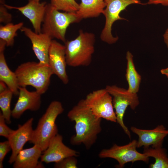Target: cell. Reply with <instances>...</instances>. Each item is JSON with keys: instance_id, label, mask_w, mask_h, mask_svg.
Here are the masks:
<instances>
[{"instance_id": "9", "label": "cell", "mask_w": 168, "mask_h": 168, "mask_svg": "<svg viewBox=\"0 0 168 168\" xmlns=\"http://www.w3.org/2000/svg\"><path fill=\"white\" fill-rule=\"evenodd\" d=\"M137 141L133 140L128 144L122 146L114 144L111 148L103 149L99 154L100 158H110L118 162L117 167L123 168L128 162L142 161L148 163L149 158L143 153H141L136 150Z\"/></svg>"}, {"instance_id": "30", "label": "cell", "mask_w": 168, "mask_h": 168, "mask_svg": "<svg viewBox=\"0 0 168 168\" xmlns=\"http://www.w3.org/2000/svg\"><path fill=\"white\" fill-rule=\"evenodd\" d=\"M8 89L6 84L3 82L0 81V93H2Z\"/></svg>"}, {"instance_id": "25", "label": "cell", "mask_w": 168, "mask_h": 168, "mask_svg": "<svg viewBox=\"0 0 168 168\" xmlns=\"http://www.w3.org/2000/svg\"><path fill=\"white\" fill-rule=\"evenodd\" d=\"M75 156H71L65 158L55 163L54 167L56 168H77V160Z\"/></svg>"}, {"instance_id": "31", "label": "cell", "mask_w": 168, "mask_h": 168, "mask_svg": "<svg viewBox=\"0 0 168 168\" xmlns=\"http://www.w3.org/2000/svg\"><path fill=\"white\" fill-rule=\"evenodd\" d=\"M163 38L164 42L168 48V27L163 35Z\"/></svg>"}, {"instance_id": "19", "label": "cell", "mask_w": 168, "mask_h": 168, "mask_svg": "<svg viewBox=\"0 0 168 168\" xmlns=\"http://www.w3.org/2000/svg\"><path fill=\"white\" fill-rule=\"evenodd\" d=\"M76 13L81 21L83 19L99 17L106 7L105 0H81Z\"/></svg>"}, {"instance_id": "16", "label": "cell", "mask_w": 168, "mask_h": 168, "mask_svg": "<svg viewBox=\"0 0 168 168\" xmlns=\"http://www.w3.org/2000/svg\"><path fill=\"white\" fill-rule=\"evenodd\" d=\"M131 130L138 136V148L142 146L147 148L151 145L152 147H162L164 138L168 135V130L162 125L152 130L140 129L134 127H132Z\"/></svg>"}, {"instance_id": "14", "label": "cell", "mask_w": 168, "mask_h": 168, "mask_svg": "<svg viewBox=\"0 0 168 168\" xmlns=\"http://www.w3.org/2000/svg\"><path fill=\"white\" fill-rule=\"evenodd\" d=\"M20 30L30 40L32 49L39 62L49 65V52L52 39L45 34L36 33L30 28L24 26Z\"/></svg>"}, {"instance_id": "21", "label": "cell", "mask_w": 168, "mask_h": 168, "mask_svg": "<svg viewBox=\"0 0 168 168\" xmlns=\"http://www.w3.org/2000/svg\"><path fill=\"white\" fill-rule=\"evenodd\" d=\"M143 153L148 157H154L153 164L150 166L151 168H168V157L166 150L162 147L144 148Z\"/></svg>"}, {"instance_id": "2", "label": "cell", "mask_w": 168, "mask_h": 168, "mask_svg": "<svg viewBox=\"0 0 168 168\" xmlns=\"http://www.w3.org/2000/svg\"><path fill=\"white\" fill-rule=\"evenodd\" d=\"M95 41L94 33L82 30L75 39L66 41L64 45L67 65L72 67L89 66L95 52Z\"/></svg>"}, {"instance_id": "27", "label": "cell", "mask_w": 168, "mask_h": 168, "mask_svg": "<svg viewBox=\"0 0 168 168\" xmlns=\"http://www.w3.org/2000/svg\"><path fill=\"white\" fill-rule=\"evenodd\" d=\"M5 119L0 112V135L7 139L14 130L10 128L6 124Z\"/></svg>"}, {"instance_id": "23", "label": "cell", "mask_w": 168, "mask_h": 168, "mask_svg": "<svg viewBox=\"0 0 168 168\" xmlns=\"http://www.w3.org/2000/svg\"><path fill=\"white\" fill-rule=\"evenodd\" d=\"M13 94V92L9 88L0 93V108L6 122L8 124H10L11 122V117L12 110L10 105Z\"/></svg>"}, {"instance_id": "18", "label": "cell", "mask_w": 168, "mask_h": 168, "mask_svg": "<svg viewBox=\"0 0 168 168\" xmlns=\"http://www.w3.org/2000/svg\"><path fill=\"white\" fill-rule=\"evenodd\" d=\"M6 42L0 39V81L4 82L15 95L19 93V86L15 72L12 71L7 63L4 54Z\"/></svg>"}, {"instance_id": "4", "label": "cell", "mask_w": 168, "mask_h": 168, "mask_svg": "<svg viewBox=\"0 0 168 168\" xmlns=\"http://www.w3.org/2000/svg\"><path fill=\"white\" fill-rule=\"evenodd\" d=\"M63 111L61 102L56 100L51 102L39 119L30 142L38 145L42 152L45 150L51 140L58 133L55 121Z\"/></svg>"}, {"instance_id": "11", "label": "cell", "mask_w": 168, "mask_h": 168, "mask_svg": "<svg viewBox=\"0 0 168 168\" xmlns=\"http://www.w3.org/2000/svg\"><path fill=\"white\" fill-rule=\"evenodd\" d=\"M62 136L58 133L52 138L42 154L41 161L46 163H56L68 157L79 156V152L65 145Z\"/></svg>"}, {"instance_id": "12", "label": "cell", "mask_w": 168, "mask_h": 168, "mask_svg": "<svg viewBox=\"0 0 168 168\" xmlns=\"http://www.w3.org/2000/svg\"><path fill=\"white\" fill-rule=\"evenodd\" d=\"M33 120V118H31L23 125H18V128L14 130L7 138L12 151L8 161L10 164L13 163L17 154L23 149L25 144L32 140L34 131L32 128Z\"/></svg>"}, {"instance_id": "10", "label": "cell", "mask_w": 168, "mask_h": 168, "mask_svg": "<svg viewBox=\"0 0 168 168\" xmlns=\"http://www.w3.org/2000/svg\"><path fill=\"white\" fill-rule=\"evenodd\" d=\"M49 65L54 74L56 75L64 84L69 82L66 72L67 65L65 49L63 45L55 40H52L48 55Z\"/></svg>"}, {"instance_id": "24", "label": "cell", "mask_w": 168, "mask_h": 168, "mask_svg": "<svg viewBox=\"0 0 168 168\" xmlns=\"http://www.w3.org/2000/svg\"><path fill=\"white\" fill-rule=\"evenodd\" d=\"M50 4L58 10L67 12H76L79 7L76 0H50Z\"/></svg>"}, {"instance_id": "5", "label": "cell", "mask_w": 168, "mask_h": 168, "mask_svg": "<svg viewBox=\"0 0 168 168\" xmlns=\"http://www.w3.org/2000/svg\"><path fill=\"white\" fill-rule=\"evenodd\" d=\"M80 21L76 12H60L52 7L50 3H47L41 32L52 39L55 38L65 43L68 28L71 24Z\"/></svg>"}, {"instance_id": "7", "label": "cell", "mask_w": 168, "mask_h": 168, "mask_svg": "<svg viewBox=\"0 0 168 168\" xmlns=\"http://www.w3.org/2000/svg\"><path fill=\"white\" fill-rule=\"evenodd\" d=\"M105 88L113 97V104L115 110L116 122L130 138V131L124 123L123 117L128 106L134 110L139 105V101L137 93L130 92L127 90L115 85L107 86Z\"/></svg>"}, {"instance_id": "20", "label": "cell", "mask_w": 168, "mask_h": 168, "mask_svg": "<svg viewBox=\"0 0 168 168\" xmlns=\"http://www.w3.org/2000/svg\"><path fill=\"white\" fill-rule=\"evenodd\" d=\"M133 57L130 52H127L126 54L127 67L125 76L128 85V91L131 93H137L139 90L141 77L136 69Z\"/></svg>"}, {"instance_id": "29", "label": "cell", "mask_w": 168, "mask_h": 168, "mask_svg": "<svg viewBox=\"0 0 168 168\" xmlns=\"http://www.w3.org/2000/svg\"><path fill=\"white\" fill-rule=\"evenodd\" d=\"M148 4H161L164 6H168V0H149Z\"/></svg>"}, {"instance_id": "22", "label": "cell", "mask_w": 168, "mask_h": 168, "mask_svg": "<svg viewBox=\"0 0 168 168\" xmlns=\"http://www.w3.org/2000/svg\"><path fill=\"white\" fill-rule=\"evenodd\" d=\"M24 23L21 22L14 24L11 22L5 25H0V39L5 41L6 46H12L14 42V38L17 36V31L23 26Z\"/></svg>"}, {"instance_id": "17", "label": "cell", "mask_w": 168, "mask_h": 168, "mask_svg": "<svg viewBox=\"0 0 168 168\" xmlns=\"http://www.w3.org/2000/svg\"><path fill=\"white\" fill-rule=\"evenodd\" d=\"M42 151L37 145L22 149L17 154L13 162L14 168H43L44 166L39 161Z\"/></svg>"}, {"instance_id": "28", "label": "cell", "mask_w": 168, "mask_h": 168, "mask_svg": "<svg viewBox=\"0 0 168 168\" xmlns=\"http://www.w3.org/2000/svg\"><path fill=\"white\" fill-rule=\"evenodd\" d=\"M11 150L8 140L0 142V168L3 167V161L7 153Z\"/></svg>"}, {"instance_id": "6", "label": "cell", "mask_w": 168, "mask_h": 168, "mask_svg": "<svg viewBox=\"0 0 168 168\" xmlns=\"http://www.w3.org/2000/svg\"><path fill=\"white\" fill-rule=\"evenodd\" d=\"M105 2L106 7L102 13L105 18V23L100 38L103 42L112 44L116 43L119 39L112 34L113 24L118 20H127L120 16V12L131 4L142 3L140 0H105Z\"/></svg>"}, {"instance_id": "8", "label": "cell", "mask_w": 168, "mask_h": 168, "mask_svg": "<svg viewBox=\"0 0 168 168\" xmlns=\"http://www.w3.org/2000/svg\"><path fill=\"white\" fill-rule=\"evenodd\" d=\"M93 114L100 118L116 122L111 95L105 88L94 91L88 94L84 99Z\"/></svg>"}, {"instance_id": "13", "label": "cell", "mask_w": 168, "mask_h": 168, "mask_svg": "<svg viewBox=\"0 0 168 168\" xmlns=\"http://www.w3.org/2000/svg\"><path fill=\"white\" fill-rule=\"evenodd\" d=\"M47 3L44 2H40L36 0H28L25 5L20 7L10 6L5 4L7 9H16L28 19L31 23L34 31L40 33L41 31L43 23Z\"/></svg>"}, {"instance_id": "33", "label": "cell", "mask_w": 168, "mask_h": 168, "mask_svg": "<svg viewBox=\"0 0 168 168\" xmlns=\"http://www.w3.org/2000/svg\"><path fill=\"white\" fill-rule=\"evenodd\" d=\"M37 0V1H40V0Z\"/></svg>"}, {"instance_id": "3", "label": "cell", "mask_w": 168, "mask_h": 168, "mask_svg": "<svg viewBox=\"0 0 168 168\" xmlns=\"http://www.w3.org/2000/svg\"><path fill=\"white\" fill-rule=\"evenodd\" d=\"M19 87L30 86L42 95L47 90L53 72L49 65L35 62H28L20 65L16 69Z\"/></svg>"}, {"instance_id": "26", "label": "cell", "mask_w": 168, "mask_h": 168, "mask_svg": "<svg viewBox=\"0 0 168 168\" xmlns=\"http://www.w3.org/2000/svg\"><path fill=\"white\" fill-rule=\"evenodd\" d=\"M5 4L4 0H0V22L6 24L11 22L12 17L8 12Z\"/></svg>"}, {"instance_id": "32", "label": "cell", "mask_w": 168, "mask_h": 168, "mask_svg": "<svg viewBox=\"0 0 168 168\" xmlns=\"http://www.w3.org/2000/svg\"><path fill=\"white\" fill-rule=\"evenodd\" d=\"M161 72L162 74L165 75L168 78V68L161 69Z\"/></svg>"}, {"instance_id": "15", "label": "cell", "mask_w": 168, "mask_h": 168, "mask_svg": "<svg viewBox=\"0 0 168 168\" xmlns=\"http://www.w3.org/2000/svg\"><path fill=\"white\" fill-rule=\"evenodd\" d=\"M41 95L36 91H30L26 87H19L18 98L12 110V116L19 119L26 110H39L41 104Z\"/></svg>"}, {"instance_id": "1", "label": "cell", "mask_w": 168, "mask_h": 168, "mask_svg": "<svg viewBox=\"0 0 168 168\" xmlns=\"http://www.w3.org/2000/svg\"><path fill=\"white\" fill-rule=\"evenodd\" d=\"M68 117L75 123L76 134L71 137V143L73 145L83 144L86 149H89L101 131V119L93 114L84 99L80 100L68 112Z\"/></svg>"}]
</instances>
